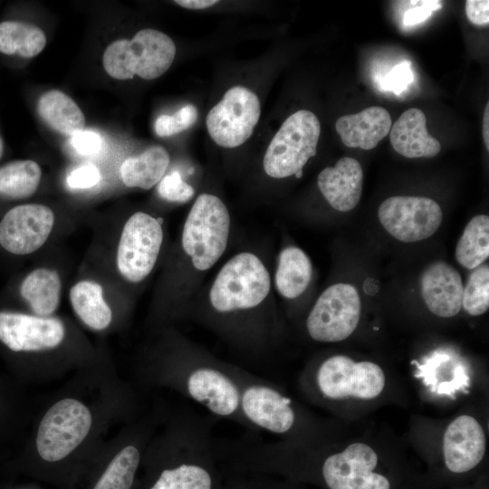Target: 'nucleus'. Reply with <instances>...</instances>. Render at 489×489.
Here are the masks:
<instances>
[{
    "mask_svg": "<svg viewBox=\"0 0 489 489\" xmlns=\"http://www.w3.org/2000/svg\"><path fill=\"white\" fill-rule=\"evenodd\" d=\"M226 456L238 468L276 471L324 489H427L423 474L362 439L314 446L231 440Z\"/></svg>",
    "mask_w": 489,
    "mask_h": 489,
    "instance_id": "f257e3e1",
    "label": "nucleus"
},
{
    "mask_svg": "<svg viewBox=\"0 0 489 489\" xmlns=\"http://www.w3.org/2000/svg\"><path fill=\"white\" fill-rule=\"evenodd\" d=\"M102 408L83 393L64 392L40 413L25 449L7 470L71 489L96 451L91 448L104 425Z\"/></svg>",
    "mask_w": 489,
    "mask_h": 489,
    "instance_id": "f03ea898",
    "label": "nucleus"
},
{
    "mask_svg": "<svg viewBox=\"0 0 489 489\" xmlns=\"http://www.w3.org/2000/svg\"><path fill=\"white\" fill-rule=\"evenodd\" d=\"M271 277L263 261L251 252L231 257L216 275L207 305L196 317L242 353L259 358L268 353L275 325L265 301Z\"/></svg>",
    "mask_w": 489,
    "mask_h": 489,
    "instance_id": "7ed1b4c3",
    "label": "nucleus"
},
{
    "mask_svg": "<svg viewBox=\"0 0 489 489\" xmlns=\"http://www.w3.org/2000/svg\"><path fill=\"white\" fill-rule=\"evenodd\" d=\"M216 421L189 409L167 413L144 451L141 489H215Z\"/></svg>",
    "mask_w": 489,
    "mask_h": 489,
    "instance_id": "20e7f679",
    "label": "nucleus"
},
{
    "mask_svg": "<svg viewBox=\"0 0 489 489\" xmlns=\"http://www.w3.org/2000/svg\"><path fill=\"white\" fill-rule=\"evenodd\" d=\"M167 350L155 352L137 374L148 388H167L204 407L216 419L252 431L240 410V397L230 363L175 337Z\"/></svg>",
    "mask_w": 489,
    "mask_h": 489,
    "instance_id": "39448f33",
    "label": "nucleus"
},
{
    "mask_svg": "<svg viewBox=\"0 0 489 489\" xmlns=\"http://www.w3.org/2000/svg\"><path fill=\"white\" fill-rule=\"evenodd\" d=\"M240 410L253 432L267 431L291 444L314 446L333 440L329 423L314 416L276 384L230 363Z\"/></svg>",
    "mask_w": 489,
    "mask_h": 489,
    "instance_id": "423d86ee",
    "label": "nucleus"
},
{
    "mask_svg": "<svg viewBox=\"0 0 489 489\" xmlns=\"http://www.w3.org/2000/svg\"><path fill=\"white\" fill-rule=\"evenodd\" d=\"M388 384V376L379 364L344 354L312 361L298 379L300 391L309 402L338 415L348 404L377 402Z\"/></svg>",
    "mask_w": 489,
    "mask_h": 489,
    "instance_id": "0eeeda50",
    "label": "nucleus"
},
{
    "mask_svg": "<svg viewBox=\"0 0 489 489\" xmlns=\"http://www.w3.org/2000/svg\"><path fill=\"white\" fill-rule=\"evenodd\" d=\"M167 412L159 408L129 423L106 449H97L71 489H133L147 445Z\"/></svg>",
    "mask_w": 489,
    "mask_h": 489,
    "instance_id": "6e6552de",
    "label": "nucleus"
},
{
    "mask_svg": "<svg viewBox=\"0 0 489 489\" xmlns=\"http://www.w3.org/2000/svg\"><path fill=\"white\" fill-rule=\"evenodd\" d=\"M487 438L481 422L471 414L451 419L440 437L438 455L424 474L427 489H445L471 484L484 475Z\"/></svg>",
    "mask_w": 489,
    "mask_h": 489,
    "instance_id": "1a4fd4ad",
    "label": "nucleus"
},
{
    "mask_svg": "<svg viewBox=\"0 0 489 489\" xmlns=\"http://www.w3.org/2000/svg\"><path fill=\"white\" fill-rule=\"evenodd\" d=\"M230 234V215L216 196L204 193L195 200L184 223L182 247L194 269L205 272L225 253Z\"/></svg>",
    "mask_w": 489,
    "mask_h": 489,
    "instance_id": "9d476101",
    "label": "nucleus"
},
{
    "mask_svg": "<svg viewBox=\"0 0 489 489\" xmlns=\"http://www.w3.org/2000/svg\"><path fill=\"white\" fill-rule=\"evenodd\" d=\"M176 55L173 40L166 34L143 29L131 40L120 39L111 43L103 54V67L107 73L118 80L132 79L138 75L153 80L172 64Z\"/></svg>",
    "mask_w": 489,
    "mask_h": 489,
    "instance_id": "9b49d317",
    "label": "nucleus"
},
{
    "mask_svg": "<svg viewBox=\"0 0 489 489\" xmlns=\"http://www.w3.org/2000/svg\"><path fill=\"white\" fill-rule=\"evenodd\" d=\"M321 124L317 116L301 110L289 116L272 139L264 157V169L273 178L302 172L317 153Z\"/></svg>",
    "mask_w": 489,
    "mask_h": 489,
    "instance_id": "f8f14e48",
    "label": "nucleus"
},
{
    "mask_svg": "<svg viewBox=\"0 0 489 489\" xmlns=\"http://www.w3.org/2000/svg\"><path fill=\"white\" fill-rule=\"evenodd\" d=\"M361 302L357 289L348 283L331 285L319 296L305 321L309 337L333 343L348 339L360 320Z\"/></svg>",
    "mask_w": 489,
    "mask_h": 489,
    "instance_id": "ddd939ff",
    "label": "nucleus"
},
{
    "mask_svg": "<svg viewBox=\"0 0 489 489\" xmlns=\"http://www.w3.org/2000/svg\"><path fill=\"white\" fill-rule=\"evenodd\" d=\"M163 241L161 222L144 212L125 223L117 252L120 273L130 283L144 280L152 271Z\"/></svg>",
    "mask_w": 489,
    "mask_h": 489,
    "instance_id": "4468645a",
    "label": "nucleus"
},
{
    "mask_svg": "<svg viewBox=\"0 0 489 489\" xmlns=\"http://www.w3.org/2000/svg\"><path fill=\"white\" fill-rule=\"evenodd\" d=\"M260 115L256 94L244 86H235L208 112L207 131L218 146L236 148L252 136Z\"/></svg>",
    "mask_w": 489,
    "mask_h": 489,
    "instance_id": "2eb2a0df",
    "label": "nucleus"
},
{
    "mask_svg": "<svg viewBox=\"0 0 489 489\" xmlns=\"http://www.w3.org/2000/svg\"><path fill=\"white\" fill-rule=\"evenodd\" d=\"M378 216L389 235L406 243L432 236L443 220L442 209L434 199L408 196L385 199L379 207Z\"/></svg>",
    "mask_w": 489,
    "mask_h": 489,
    "instance_id": "dca6fc26",
    "label": "nucleus"
},
{
    "mask_svg": "<svg viewBox=\"0 0 489 489\" xmlns=\"http://www.w3.org/2000/svg\"><path fill=\"white\" fill-rule=\"evenodd\" d=\"M63 322L54 317L0 312V342L15 353L52 350L64 340Z\"/></svg>",
    "mask_w": 489,
    "mask_h": 489,
    "instance_id": "f3484780",
    "label": "nucleus"
},
{
    "mask_svg": "<svg viewBox=\"0 0 489 489\" xmlns=\"http://www.w3.org/2000/svg\"><path fill=\"white\" fill-rule=\"evenodd\" d=\"M54 223L46 206L26 204L10 209L0 222V244L14 254H27L47 240Z\"/></svg>",
    "mask_w": 489,
    "mask_h": 489,
    "instance_id": "a211bd4d",
    "label": "nucleus"
},
{
    "mask_svg": "<svg viewBox=\"0 0 489 489\" xmlns=\"http://www.w3.org/2000/svg\"><path fill=\"white\" fill-rule=\"evenodd\" d=\"M420 283L423 300L433 314L451 318L461 311L464 285L452 265L442 261L431 264L423 272Z\"/></svg>",
    "mask_w": 489,
    "mask_h": 489,
    "instance_id": "6ab92c4d",
    "label": "nucleus"
},
{
    "mask_svg": "<svg viewBox=\"0 0 489 489\" xmlns=\"http://www.w3.org/2000/svg\"><path fill=\"white\" fill-rule=\"evenodd\" d=\"M317 183L331 207L340 212L350 211L357 206L362 194L361 165L353 158H341L334 167L321 171Z\"/></svg>",
    "mask_w": 489,
    "mask_h": 489,
    "instance_id": "aec40b11",
    "label": "nucleus"
},
{
    "mask_svg": "<svg viewBox=\"0 0 489 489\" xmlns=\"http://www.w3.org/2000/svg\"><path fill=\"white\" fill-rule=\"evenodd\" d=\"M391 126L389 112L380 106L341 116L335 123L336 131L345 146L365 150L376 148L389 134Z\"/></svg>",
    "mask_w": 489,
    "mask_h": 489,
    "instance_id": "412c9836",
    "label": "nucleus"
},
{
    "mask_svg": "<svg viewBox=\"0 0 489 489\" xmlns=\"http://www.w3.org/2000/svg\"><path fill=\"white\" fill-rule=\"evenodd\" d=\"M390 143L400 155L408 158H433L441 149L440 142L427 129L425 113L417 108L404 111L391 126Z\"/></svg>",
    "mask_w": 489,
    "mask_h": 489,
    "instance_id": "4be33fe9",
    "label": "nucleus"
},
{
    "mask_svg": "<svg viewBox=\"0 0 489 489\" xmlns=\"http://www.w3.org/2000/svg\"><path fill=\"white\" fill-rule=\"evenodd\" d=\"M312 276V264L303 250L290 245L281 251L274 276L280 295L290 300L299 297L309 286Z\"/></svg>",
    "mask_w": 489,
    "mask_h": 489,
    "instance_id": "5701e85b",
    "label": "nucleus"
},
{
    "mask_svg": "<svg viewBox=\"0 0 489 489\" xmlns=\"http://www.w3.org/2000/svg\"><path fill=\"white\" fill-rule=\"evenodd\" d=\"M168 164V151L161 146H153L125 159L120 166V177L129 187L149 189L162 179Z\"/></svg>",
    "mask_w": 489,
    "mask_h": 489,
    "instance_id": "b1692460",
    "label": "nucleus"
},
{
    "mask_svg": "<svg viewBox=\"0 0 489 489\" xmlns=\"http://www.w3.org/2000/svg\"><path fill=\"white\" fill-rule=\"evenodd\" d=\"M20 292L37 316L49 317L60 302V276L54 270L36 269L24 278Z\"/></svg>",
    "mask_w": 489,
    "mask_h": 489,
    "instance_id": "393cba45",
    "label": "nucleus"
},
{
    "mask_svg": "<svg viewBox=\"0 0 489 489\" xmlns=\"http://www.w3.org/2000/svg\"><path fill=\"white\" fill-rule=\"evenodd\" d=\"M38 112L52 129L64 135L72 136L85 126L81 109L72 98L58 90L49 91L40 97Z\"/></svg>",
    "mask_w": 489,
    "mask_h": 489,
    "instance_id": "a878e982",
    "label": "nucleus"
},
{
    "mask_svg": "<svg viewBox=\"0 0 489 489\" xmlns=\"http://www.w3.org/2000/svg\"><path fill=\"white\" fill-rule=\"evenodd\" d=\"M72 308L81 321L94 331L105 330L112 312L102 295L101 286L92 281H82L70 291Z\"/></svg>",
    "mask_w": 489,
    "mask_h": 489,
    "instance_id": "bb28decb",
    "label": "nucleus"
},
{
    "mask_svg": "<svg viewBox=\"0 0 489 489\" xmlns=\"http://www.w3.org/2000/svg\"><path fill=\"white\" fill-rule=\"evenodd\" d=\"M46 43L43 31L28 23L5 21L0 23V52L9 55L32 58L40 53Z\"/></svg>",
    "mask_w": 489,
    "mask_h": 489,
    "instance_id": "cd10ccee",
    "label": "nucleus"
},
{
    "mask_svg": "<svg viewBox=\"0 0 489 489\" xmlns=\"http://www.w3.org/2000/svg\"><path fill=\"white\" fill-rule=\"evenodd\" d=\"M462 266L473 270L482 265L489 256V216H475L466 225L455 252Z\"/></svg>",
    "mask_w": 489,
    "mask_h": 489,
    "instance_id": "c85d7f7f",
    "label": "nucleus"
},
{
    "mask_svg": "<svg viewBox=\"0 0 489 489\" xmlns=\"http://www.w3.org/2000/svg\"><path fill=\"white\" fill-rule=\"evenodd\" d=\"M42 171L33 160H17L0 168V194L12 198H24L34 194L41 180Z\"/></svg>",
    "mask_w": 489,
    "mask_h": 489,
    "instance_id": "c756f323",
    "label": "nucleus"
},
{
    "mask_svg": "<svg viewBox=\"0 0 489 489\" xmlns=\"http://www.w3.org/2000/svg\"><path fill=\"white\" fill-rule=\"evenodd\" d=\"M489 307V266L482 264L470 274L463 291L462 308L472 316H480Z\"/></svg>",
    "mask_w": 489,
    "mask_h": 489,
    "instance_id": "7c9ffc66",
    "label": "nucleus"
},
{
    "mask_svg": "<svg viewBox=\"0 0 489 489\" xmlns=\"http://www.w3.org/2000/svg\"><path fill=\"white\" fill-rule=\"evenodd\" d=\"M197 110L192 104L179 109L173 115L163 114L157 118L154 129L159 137H168L190 128L197 120Z\"/></svg>",
    "mask_w": 489,
    "mask_h": 489,
    "instance_id": "2f4dec72",
    "label": "nucleus"
},
{
    "mask_svg": "<svg viewBox=\"0 0 489 489\" xmlns=\"http://www.w3.org/2000/svg\"><path fill=\"white\" fill-rule=\"evenodd\" d=\"M158 194L166 200L186 202L194 195L193 187L186 183L177 171L165 176L159 182Z\"/></svg>",
    "mask_w": 489,
    "mask_h": 489,
    "instance_id": "473e14b6",
    "label": "nucleus"
},
{
    "mask_svg": "<svg viewBox=\"0 0 489 489\" xmlns=\"http://www.w3.org/2000/svg\"><path fill=\"white\" fill-rule=\"evenodd\" d=\"M0 379V436L16 427L18 419V403L15 392Z\"/></svg>",
    "mask_w": 489,
    "mask_h": 489,
    "instance_id": "72a5a7b5",
    "label": "nucleus"
},
{
    "mask_svg": "<svg viewBox=\"0 0 489 489\" xmlns=\"http://www.w3.org/2000/svg\"><path fill=\"white\" fill-rule=\"evenodd\" d=\"M101 180L99 168L91 163L83 164L72 170L67 177V184L75 189L90 188Z\"/></svg>",
    "mask_w": 489,
    "mask_h": 489,
    "instance_id": "f704fd0d",
    "label": "nucleus"
},
{
    "mask_svg": "<svg viewBox=\"0 0 489 489\" xmlns=\"http://www.w3.org/2000/svg\"><path fill=\"white\" fill-rule=\"evenodd\" d=\"M413 79L410 62H403L395 66L385 76L383 86L388 90H391L394 93L399 94L413 82Z\"/></svg>",
    "mask_w": 489,
    "mask_h": 489,
    "instance_id": "c9c22d12",
    "label": "nucleus"
},
{
    "mask_svg": "<svg viewBox=\"0 0 489 489\" xmlns=\"http://www.w3.org/2000/svg\"><path fill=\"white\" fill-rule=\"evenodd\" d=\"M71 144L80 155L91 156L101 150V139L94 131L82 129L72 135Z\"/></svg>",
    "mask_w": 489,
    "mask_h": 489,
    "instance_id": "e433bc0d",
    "label": "nucleus"
},
{
    "mask_svg": "<svg viewBox=\"0 0 489 489\" xmlns=\"http://www.w3.org/2000/svg\"><path fill=\"white\" fill-rule=\"evenodd\" d=\"M415 7L409 8L404 14L403 23L412 26L427 19L435 10L442 7L440 1H417Z\"/></svg>",
    "mask_w": 489,
    "mask_h": 489,
    "instance_id": "4c0bfd02",
    "label": "nucleus"
},
{
    "mask_svg": "<svg viewBox=\"0 0 489 489\" xmlns=\"http://www.w3.org/2000/svg\"><path fill=\"white\" fill-rule=\"evenodd\" d=\"M468 20L475 25H487L489 23V1L467 0L465 5Z\"/></svg>",
    "mask_w": 489,
    "mask_h": 489,
    "instance_id": "58836bf2",
    "label": "nucleus"
},
{
    "mask_svg": "<svg viewBox=\"0 0 489 489\" xmlns=\"http://www.w3.org/2000/svg\"><path fill=\"white\" fill-rule=\"evenodd\" d=\"M175 3L187 9L199 10V9H205V8L213 6L216 4H217L218 1H216V0H177V1H175Z\"/></svg>",
    "mask_w": 489,
    "mask_h": 489,
    "instance_id": "ea45409f",
    "label": "nucleus"
},
{
    "mask_svg": "<svg viewBox=\"0 0 489 489\" xmlns=\"http://www.w3.org/2000/svg\"><path fill=\"white\" fill-rule=\"evenodd\" d=\"M483 138L485 148L489 150V103H486L483 118Z\"/></svg>",
    "mask_w": 489,
    "mask_h": 489,
    "instance_id": "a19ab883",
    "label": "nucleus"
},
{
    "mask_svg": "<svg viewBox=\"0 0 489 489\" xmlns=\"http://www.w3.org/2000/svg\"><path fill=\"white\" fill-rule=\"evenodd\" d=\"M445 489H487L486 478L484 475L471 484Z\"/></svg>",
    "mask_w": 489,
    "mask_h": 489,
    "instance_id": "79ce46f5",
    "label": "nucleus"
},
{
    "mask_svg": "<svg viewBox=\"0 0 489 489\" xmlns=\"http://www.w3.org/2000/svg\"><path fill=\"white\" fill-rule=\"evenodd\" d=\"M0 489H41V488L33 486V485H28V484H7L0 485Z\"/></svg>",
    "mask_w": 489,
    "mask_h": 489,
    "instance_id": "37998d69",
    "label": "nucleus"
},
{
    "mask_svg": "<svg viewBox=\"0 0 489 489\" xmlns=\"http://www.w3.org/2000/svg\"><path fill=\"white\" fill-rule=\"evenodd\" d=\"M3 150H4V145H3V140H2V139L0 137V158H1L2 154H3Z\"/></svg>",
    "mask_w": 489,
    "mask_h": 489,
    "instance_id": "c03bdc74",
    "label": "nucleus"
},
{
    "mask_svg": "<svg viewBox=\"0 0 489 489\" xmlns=\"http://www.w3.org/2000/svg\"><path fill=\"white\" fill-rule=\"evenodd\" d=\"M282 489H296L295 487H289V486H286L284 488H282Z\"/></svg>",
    "mask_w": 489,
    "mask_h": 489,
    "instance_id": "a18cd8bd",
    "label": "nucleus"
}]
</instances>
